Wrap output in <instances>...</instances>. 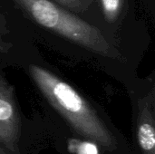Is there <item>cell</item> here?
I'll return each instance as SVG.
<instances>
[{
    "mask_svg": "<svg viewBox=\"0 0 155 154\" xmlns=\"http://www.w3.org/2000/svg\"><path fill=\"white\" fill-rule=\"evenodd\" d=\"M0 154H10L7 151H5L4 148H2L1 146H0Z\"/></svg>",
    "mask_w": 155,
    "mask_h": 154,
    "instance_id": "9c48e42d",
    "label": "cell"
},
{
    "mask_svg": "<svg viewBox=\"0 0 155 154\" xmlns=\"http://www.w3.org/2000/svg\"><path fill=\"white\" fill-rule=\"evenodd\" d=\"M69 150L74 154H98L96 143L89 140H71L69 142Z\"/></svg>",
    "mask_w": 155,
    "mask_h": 154,
    "instance_id": "5b68a950",
    "label": "cell"
},
{
    "mask_svg": "<svg viewBox=\"0 0 155 154\" xmlns=\"http://www.w3.org/2000/svg\"><path fill=\"white\" fill-rule=\"evenodd\" d=\"M154 93L138 102L137 139L143 154H155Z\"/></svg>",
    "mask_w": 155,
    "mask_h": 154,
    "instance_id": "277c9868",
    "label": "cell"
},
{
    "mask_svg": "<svg viewBox=\"0 0 155 154\" xmlns=\"http://www.w3.org/2000/svg\"><path fill=\"white\" fill-rule=\"evenodd\" d=\"M56 1L76 11H83L86 9L94 0H56Z\"/></svg>",
    "mask_w": 155,
    "mask_h": 154,
    "instance_id": "52a82bcc",
    "label": "cell"
},
{
    "mask_svg": "<svg viewBox=\"0 0 155 154\" xmlns=\"http://www.w3.org/2000/svg\"><path fill=\"white\" fill-rule=\"evenodd\" d=\"M21 122L13 88L0 76V146L10 154H20Z\"/></svg>",
    "mask_w": 155,
    "mask_h": 154,
    "instance_id": "3957f363",
    "label": "cell"
},
{
    "mask_svg": "<svg viewBox=\"0 0 155 154\" xmlns=\"http://www.w3.org/2000/svg\"><path fill=\"white\" fill-rule=\"evenodd\" d=\"M29 73L50 104L84 139L107 151L116 147L113 133L91 105L67 83L40 66L31 64Z\"/></svg>",
    "mask_w": 155,
    "mask_h": 154,
    "instance_id": "6da1fadb",
    "label": "cell"
},
{
    "mask_svg": "<svg viewBox=\"0 0 155 154\" xmlns=\"http://www.w3.org/2000/svg\"><path fill=\"white\" fill-rule=\"evenodd\" d=\"M101 3L106 19L110 22L115 21L120 14L123 0H101Z\"/></svg>",
    "mask_w": 155,
    "mask_h": 154,
    "instance_id": "8992f818",
    "label": "cell"
},
{
    "mask_svg": "<svg viewBox=\"0 0 155 154\" xmlns=\"http://www.w3.org/2000/svg\"><path fill=\"white\" fill-rule=\"evenodd\" d=\"M6 48H7V44L4 43V42L2 41V39L0 38V52H4V51H5V50H6Z\"/></svg>",
    "mask_w": 155,
    "mask_h": 154,
    "instance_id": "ba28073f",
    "label": "cell"
},
{
    "mask_svg": "<svg viewBox=\"0 0 155 154\" xmlns=\"http://www.w3.org/2000/svg\"><path fill=\"white\" fill-rule=\"evenodd\" d=\"M40 25L100 55L120 59V53L92 25L49 0H15Z\"/></svg>",
    "mask_w": 155,
    "mask_h": 154,
    "instance_id": "7a4b0ae2",
    "label": "cell"
}]
</instances>
